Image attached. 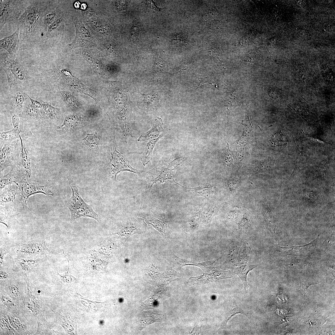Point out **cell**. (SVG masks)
I'll use <instances>...</instances> for the list:
<instances>
[{"label": "cell", "mask_w": 335, "mask_h": 335, "mask_svg": "<svg viewBox=\"0 0 335 335\" xmlns=\"http://www.w3.org/2000/svg\"><path fill=\"white\" fill-rule=\"evenodd\" d=\"M163 125V122L160 118L158 117L155 119L151 128L147 132L141 135L138 138V141L147 142L158 137L166 130H164Z\"/></svg>", "instance_id": "cell-9"}, {"label": "cell", "mask_w": 335, "mask_h": 335, "mask_svg": "<svg viewBox=\"0 0 335 335\" xmlns=\"http://www.w3.org/2000/svg\"><path fill=\"white\" fill-rule=\"evenodd\" d=\"M0 63L7 76L10 91L16 90L27 78L24 67L17 60L9 58L4 53L1 52Z\"/></svg>", "instance_id": "cell-2"}, {"label": "cell", "mask_w": 335, "mask_h": 335, "mask_svg": "<svg viewBox=\"0 0 335 335\" xmlns=\"http://www.w3.org/2000/svg\"><path fill=\"white\" fill-rule=\"evenodd\" d=\"M59 94L60 98L68 107L75 108L79 106L80 103L78 100L69 92L61 91Z\"/></svg>", "instance_id": "cell-21"}, {"label": "cell", "mask_w": 335, "mask_h": 335, "mask_svg": "<svg viewBox=\"0 0 335 335\" xmlns=\"http://www.w3.org/2000/svg\"><path fill=\"white\" fill-rule=\"evenodd\" d=\"M22 190L26 200L31 195L38 193H41L47 195H54V193L47 187L39 185L25 183L22 185Z\"/></svg>", "instance_id": "cell-10"}, {"label": "cell", "mask_w": 335, "mask_h": 335, "mask_svg": "<svg viewBox=\"0 0 335 335\" xmlns=\"http://www.w3.org/2000/svg\"><path fill=\"white\" fill-rule=\"evenodd\" d=\"M8 252V250L6 248L1 247L0 250V264L1 267L4 265L5 257L6 254Z\"/></svg>", "instance_id": "cell-42"}, {"label": "cell", "mask_w": 335, "mask_h": 335, "mask_svg": "<svg viewBox=\"0 0 335 335\" xmlns=\"http://www.w3.org/2000/svg\"><path fill=\"white\" fill-rule=\"evenodd\" d=\"M238 215V214L236 211L232 210L228 213L227 214L226 218L228 220L232 221L236 218Z\"/></svg>", "instance_id": "cell-45"}, {"label": "cell", "mask_w": 335, "mask_h": 335, "mask_svg": "<svg viewBox=\"0 0 335 335\" xmlns=\"http://www.w3.org/2000/svg\"><path fill=\"white\" fill-rule=\"evenodd\" d=\"M163 60L160 59H157L155 60L154 65V69L157 70L161 69L163 66Z\"/></svg>", "instance_id": "cell-46"}, {"label": "cell", "mask_w": 335, "mask_h": 335, "mask_svg": "<svg viewBox=\"0 0 335 335\" xmlns=\"http://www.w3.org/2000/svg\"><path fill=\"white\" fill-rule=\"evenodd\" d=\"M9 275L8 273L5 271L1 269L0 272V279L1 280H5L8 279Z\"/></svg>", "instance_id": "cell-48"}, {"label": "cell", "mask_w": 335, "mask_h": 335, "mask_svg": "<svg viewBox=\"0 0 335 335\" xmlns=\"http://www.w3.org/2000/svg\"><path fill=\"white\" fill-rule=\"evenodd\" d=\"M238 313H241L250 319H251V316L248 313L241 309L232 300L230 301L228 305L224 319L220 326L219 330H221L223 329L228 321L232 316Z\"/></svg>", "instance_id": "cell-11"}, {"label": "cell", "mask_w": 335, "mask_h": 335, "mask_svg": "<svg viewBox=\"0 0 335 335\" xmlns=\"http://www.w3.org/2000/svg\"><path fill=\"white\" fill-rule=\"evenodd\" d=\"M10 114L12 118V123L13 128L19 132L20 135V136L21 131L22 129V127H21V121H20V120L19 117L17 114H16V112L15 111H11L10 112Z\"/></svg>", "instance_id": "cell-31"}, {"label": "cell", "mask_w": 335, "mask_h": 335, "mask_svg": "<svg viewBox=\"0 0 335 335\" xmlns=\"http://www.w3.org/2000/svg\"><path fill=\"white\" fill-rule=\"evenodd\" d=\"M200 212L201 211L195 213L188 222L189 226L193 230L196 229L200 223Z\"/></svg>", "instance_id": "cell-30"}, {"label": "cell", "mask_w": 335, "mask_h": 335, "mask_svg": "<svg viewBox=\"0 0 335 335\" xmlns=\"http://www.w3.org/2000/svg\"><path fill=\"white\" fill-rule=\"evenodd\" d=\"M240 248L237 244H231L230 246L226 255L227 261L235 264Z\"/></svg>", "instance_id": "cell-25"}, {"label": "cell", "mask_w": 335, "mask_h": 335, "mask_svg": "<svg viewBox=\"0 0 335 335\" xmlns=\"http://www.w3.org/2000/svg\"><path fill=\"white\" fill-rule=\"evenodd\" d=\"M19 32L20 29L18 28L12 34L0 40V47L8 52L12 59L15 57L18 50Z\"/></svg>", "instance_id": "cell-8"}, {"label": "cell", "mask_w": 335, "mask_h": 335, "mask_svg": "<svg viewBox=\"0 0 335 335\" xmlns=\"http://www.w3.org/2000/svg\"><path fill=\"white\" fill-rule=\"evenodd\" d=\"M215 190V187L208 183L202 184L198 187L190 188L188 190V191L192 192L196 195L206 198L211 197Z\"/></svg>", "instance_id": "cell-15"}, {"label": "cell", "mask_w": 335, "mask_h": 335, "mask_svg": "<svg viewBox=\"0 0 335 335\" xmlns=\"http://www.w3.org/2000/svg\"><path fill=\"white\" fill-rule=\"evenodd\" d=\"M15 198V193L13 190H9L5 192L1 196V202H7L13 200Z\"/></svg>", "instance_id": "cell-35"}, {"label": "cell", "mask_w": 335, "mask_h": 335, "mask_svg": "<svg viewBox=\"0 0 335 335\" xmlns=\"http://www.w3.org/2000/svg\"><path fill=\"white\" fill-rule=\"evenodd\" d=\"M215 209L213 205L207 203L204 205L200 212V223L203 225L207 226L211 222Z\"/></svg>", "instance_id": "cell-19"}, {"label": "cell", "mask_w": 335, "mask_h": 335, "mask_svg": "<svg viewBox=\"0 0 335 335\" xmlns=\"http://www.w3.org/2000/svg\"><path fill=\"white\" fill-rule=\"evenodd\" d=\"M271 141L272 143L278 146H282L286 145L288 142L287 137L281 132H277L272 136Z\"/></svg>", "instance_id": "cell-26"}, {"label": "cell", "mask_w": 335, "mask_h": 335, "mask_svg": "<svg viewBox=\"0 0 335 335\" xmlns=\"http://www.w3.org/2000/svg\"><path fill=\"white\" fill-rule=\"evenodd\" d=\"M14 246L17 256L16 257L42 258V256L51 253L43 239H37L20 242Z\"/></svg>", "instance_id": "cell-3"}, {"label": "cell", "mask_w": 335, "mask_h": 335, "mask_svg": "<svg viewBox=\"0 0 335 335\" xmlns=\"http://www.w3.org/2000/svg\"><path fill=\"white\" fill-rule=\"evenodd\" d=\"M8 318L11 325L16 330L20 332L23 330L22 324L18 319L12 316Z\"/></svg>", "instance_id": "cell-33"}, {"label": "cell", "mask_w": 335, "mask_h": 335, "mask_svg": "<svg viewBox=\"0 0 335 335\" xmlns=\"http://www.w3.org/2000/svg\"><path fill=\"white\" fill-rule=\"evenodd\" d=\"M0 327L5 334H13L12 328L10 326L7 319L1 317Z\"/></svg>", "instance_id": "cell-32"}, {"label": "cell", "mask_w": 335, "mask_h": 335, "mask_svg": "<svg viewBox=\"0 0 335 335\" xmlns=\"http://www.w3.org/2000/svg\"><path fill=\"white\" fill-rule=\"evenodd\" d=\"M8 291L12 297L16 298L20 295L19 289L16 285H12L9 288Z\"/></svg>", "instance_id": "cell-37"}, {"label": "cell", "mask_w": 335, "mask_h": 335, "mask_svg": "<svg viewBox=\"0 0 335 335\" xmlns=\"http://www.w3.org/2000/svg\"><path fill=\"white\" fill-rule=\"evenodd\" d=\"M23 113L25 115L36 120H41L42 116L40 110L34 107L31 103L25 104L23 109Z\"/></svg>", "instance_id": "cell-23"}, {"label": "cell", "mask_w": 335, "mask_h": 335, "mask_svg": "<svg viewBox=\"0 0 335 335\" xmlns=\"http://www.w3.org/2000/svg\"><path fill=\"white\" fill-rule=\"evenodd\" d=\"M175 161L172 162L168 166L163 168L159 172L155 181L163 180L174 181V178L175 170L176 166L175 163Z\"/></svg>", "instance_id": "cell-14"}, {"label": "cell", "mask_w": 335, "mask_h": 335, "mask_svg": "<svg viewBox=\"0 0 335 335\" xmlns=\"http://www.w3.org/2000/svg\"><path fill=\"white\" fill-rule=\"evenodd\" d=\"M308 322H309V324L311 325H314V324H316V323H317V322L316 321H315L312 320H309Z\"/></svg>", "instance_id": "cell-50"}, {"label": "cell", "mask_w": 335, "mask_h": 335, "mask_svg": "<svg viewBox=\"0 0 335 335\" xmlns=\"http://www.w3.org/2000/svg\"><path fill=\"white\" fill-rule=\"evenodd\" d=\"M1 300L3 305L7 307L11 308L14 306L13 301L6 295H2Z\"/></svg>", "instance_id": "cell-38"}, {"label": "cell", "mask_w": 335, "mask_h": 335, "mask_svg": "<svg viewBox=\"0 0 335 335\" xmlns=\"http://www.w3.org/2000/svg\"><path fill=\"white\" fill-rule=\"evenodd\" d=\"M11 172H10L3 176L1 179L0 189H2L6 185L14 181L12 180Z\"/></svg>", "instance_id": "cell-36"}, {"label": "cell", "mask_w": 335, "mask_h": 335, "mask_svg": "<svg viewBox=\"0 0 335 335\" xmlns=\"http://www.w3.org/2000/svg\"><path fill=\"white\" fill-rule=\"evenodd\" d=\"M19 138L21 144V164L28 175L30 176L31 175V163L29 153L26 148L25 143L20 136Z\"/></svg>", "instance_id": "cell-16"}, {"label": "cell", "mask_w": 335, "mask_h": 335, "mask_svg": "<svg viewBox=\"0 0 335 335\" xmlns=\"http://www.w3.org/2000/svg\"><path fill=\"white\" fill-rule=\"evenodd\" d=\"M43 258H31L16 257L13 259L14 270L25 274L32 270L39 263L43 261Z\"/></svg>", "instance_id": "cell-7"}, {"label": "cell", "mask_w": 335, "mask_h": 335, "mask_svg": "<svg viewBox=\"0 0 335 335\" xmlns=\"http://www.w3.org/2000/svg\"><path fill=\"white\" fill-rule=\"evenodd\" d=\"M250 221L249 215L247 213L243 214L238 223V227L242 231L249 230L250 227Z\"/></svg>", "instance_id": "cell-29"}, {"label": "cell", "mask_w": 335, "mask_h": 335, "mask_svg": "<svg viewBox=\"0 0 335 335\" xmlns=\"http://www.w3.org/2000/svg\"><path fill=\"white\" fill-rule=\"evenodd\" d=\"M68 181L72 190V194L65 203L70 211L71 221L83 217L92 218L99 222L98 215L92 207L87 204L82 198L74 181L71 179H69Z\"/></svg>", "instance_id": "cell-1"}, {"label": "cell", "mask_w": 335, "mask_h": 335, "mask_svg": "<svg viewBox=\"0 0 335 335\" xmlns=\"http://www.w3.org/2000/svg\"><path fill=\"white\" fill-rule=\"evenodd\" d=\"M76 36L74 40L69 46L72 48L83 47L87 48L96 47V43L88 30L83 24L75 23Z\"/></svg>", "instance_id": "cell-4"}, {"label": "cell", "mask_w": 335, "mask_h": 335, "mask_svg": "<svg viewBox=\"0 0 335 335\" xmlns=\"http://www.w3.org/2000/svg\"><path fill=\"white\" fill-rule=\"evenodd\" d=\"M42 105L45 114L50 119L55 120L58 118L59 113L58 108L53 107L48 102H44Z\"/></svg>", "instance_id": "cell-24"}, {"label": "cell", "mask_w": 335, "mask_h": 335, "mask_svg": "<svg viewBox=\"0 0 335 335\" xmlns=\"http://www.w3.org/2000/svg\"><path fill=\"white\" fill-rule=\"evenodd\" d=\"M257 265L248 263L240 265L234 269L233 272L237 275L241 280L244 286L245 292L248 291V285L247 278L248 273Z\"/></svg>", "instance_id": "cell-13"}, {"label": "cell", "mask_w": 335, "mask_h": 335, "mask_svg": "<svg viewBox=\"0 0 335 335\" xmlns=\"http://www.w3.org/2000/svg\"><path fill=\"white\" fill-rule=\"evenodd\" d=\"M230 270H224L219 269H211L208 272L197 277H191L187 282L189 285L202 284L210 281L232 277Z\"/></svg>", "instance_id": "cell-5"}, {"label": "cell", "mask_w": 335, "mask_h": 335, "mask_svg": "<svg viewBox=\"0 0 335 335\" xmlns=\"http://www.w3.org/2000/svg\"><path fill=\"white\" fill-rule=\"evenodd\" d=\"M27 11L26 13L28 14H27L26 17H25L26 19L25 20L26 21L25 22V25L29 28V27L31 28L32 26H34L36 21V16H37L38 15L36 14L37 13L35 10L34 9L33 11L31 9L29 10H27Z\"/></svg>", "instance_id": "cell-28"}, {"label": "cell", "mask_w": 335, "mask_h": 335, "mask_svg": "<svg viewBox=\"0 0 335 335\" xmlns=\"http://www.w3.org/2000/svg\"><path fill=\"white\" fill-rule=\"evenodd\" d=\"M170 131L169 129L166 130L158 137L151 139L148 141L145 147L142 156L141 158V160L144 165L147 164L151 159L153 150L156 143L163 136Z\"/></svg>", "instance_id": "cell-12"}, {"label": "cell", "mask_w": 335, "mask_h": 335, "mask_svg": "<svg viewBox=\"0 0 335 335\" xmlns=\"http://www.w3.org/2000/svg\"><path fill=\"white\" fill-rule=\"evenodd\" d=\"M38 327L36 334H48V330L39 322H38Z\"/></svg>", "instance_id": "cell-44"}, {"label": "cell", "mask_w": 335, "mask_h": 335, "mask_svg": "<svg viewBox=\"0 0 335 335\" xmlns=\"http://www.w3.org/2000/svg\"><path fill=\"white\" fill-rule=\"evenodd\" d=\"M19 132L14 128L10 130L0 132V137L5 141H9L19 137Z\"/></svg>", "instance_id": "cell-27"}, {"label": "cell", "mask_w": 335, "mask_h": 335, "mask_svg": "<svg viewBox=\"0 0 335 335\" xmlns=\"http://www.w3.org/2000/svg\"><path fill=\"white\" fill-rule=\"evenodd\" d=\"M226 183L229 188L232 191L235 190L239 185L238 182L234 179H229L227 181Z\"/></svg>", "instance_id": "cell-40"}, {"label": "cell", "mask_w": 335, "mask_h": 335, "mask_svg": "<svg viewBox=\"0 0 335 335\" xmlns=\"http://www.w3.org/2000/svg\"><path fill=\"white\" fill-rule=\"evenodd\" d=\"M67 259L69 262V267L67 272L63 276L61 275L58 273V274L60 276L61 280L63 282L66 283H69L74 281V280H75V279L74 277L70 275H69L68 274V271L69 267V261L68 259Z\"/></svg>", "instance_id": "cell-39"}, {"label": "cell", "mask_w": 335, "mask_h": 335, "mask_svg": "<svg viewBox=\"0 0 335 335\" xmlns=\"http://www.w3.org/2000/svg\"><path fill=\"white\" fill-rule=\"evenodd\" d=\"M85 140L91 147L95 148L98 146L99 142V140L95 135L88 134L85 137Z\"/></svg>", "instance_id": "cell-34"}, {"label": "cell", "mask_w": 335, "mask_h": 335, "mask_svg": "<svg viewBox=\"0 0 335 335\" xmlns=\"http://www.w3.org/2000/svg\"><path fill=\"white\" fill-rule=\"evenodd\" d=\"M54 18L55 15L52 12H48L46 15L45 17V21L46 25L47 27L51 24L53 21H54Z\"/></svg>", "instance_id": "cell-43"}, {"label": "cell", "mask_w": 335, "mask_h": 335, "mask_svg": "<svg viewBox=\"0 0 335 335\" xmlns=\"http://www.w3.org/2000/svg\"><path fill=\"white\" fill-rule=\"evenodd\" d=\"M201 327V324H196L194 326V328L191 332V333H198L199 332H200Z\"/></svg>", "instance_id": "cell-49"}, {"label": "cell", "mask_w": 335, "mask_h": 335, "mask_svg": "<svg viewBox=\"0 0 335 335\" xmlns=\"http://www.w3.org/2000/svg\"><path fill=\"white\" fill-rule=\"evenodd\" d=\"M251 248L247 242L244 241L240 247L235 264L241 265L247 264L249 259Z\"/></svg>", "instance_id": "cell-18"}, {"label": "cell", "mask_w": 335, "mask_h": 335, "mask_svg": "<svg viewBox=\"0 0 335 335\" xmlns=\"http://www.w3.org/2000/svg\"><path fill=\"white\" fill-rule=\"evenodd\" d=\"M6 143L0 150L1 169L9 165L10 158L14 150V144Z\"/></svg>", "instance_id": "cell-17"}, {"label": "cell", "mask_w": 335, "mask_h": 335, "mask_svg": "<svg viewBox=\"0 0 335 335\" xmlns=\"http://www.w3.org/2000/svg\"><path fill=\"white\" fill-rule=\"evenodd\" d=\"M27 96L21 91H18L14 93L11 99V103L17 112H20L23 110Z\"/></svg>", "instance_id": "cell-20"}, {"label": "cell", "mask_w": 335, "mask_h": 335, "mask_svg": "<svg viewBox=\"0 0 335 335\" xmlns=\"http://www.w3.org/2000/svg\"><path fill=\"white\" fill-rule=\"evenodd\" d=\"M28 97L29 98V100L32 105L35 108L37 109H40L42 107V104L39 102L32 99L29 96L27 95Z\"/></svg>", "instance_id": "cell-47"}, {"label": "cell", "mask_w": 335, "mask_h": 335, "mask_svg": "<svg viewBox=\"0 0 335 335\" xmlns=\"http://www.w3.org/2000/svg\"><path fill=\"white\" fill-rule=\"evenodd\" d=\"M162 315L152 312L145 311L142 313L140 319L141 326L143 327L154 322L159 321L161 318Z\"/></svg>", "instance_id": "cell-22"}, {"label": "cell", "mask_w": 335, "mask_h": 335, "mask_svg": "<svg viewBox=\"0 0 335 335\" xmlns=\"http://www.w3.org/2000/svg\"><path fill=\"white\" fill-rule=\"evenodd\" d=\"M315 284H311L303 281L299 284V289L302 291L304 296L307 291V289L310 285Z\"/></svg>", "instance_id": "cell-41"}, {"label": "cell", "mask_w": 335, "mask_h": 335, "mask_svg": "<svg viewBox=\"0 0 335 335\" xmlns=\"http://www.w3.org/2000/svg\"><path fill=\"white\" fill-rule=\"evenodd\" d=\"M113 145V151L110 164L112 171L115 176L118 172L122 171H127L137 173V170L130 165L126 158L117 150L114 144Z\"/></svg>", "instance_id": "cell-6"}]
</instances>
